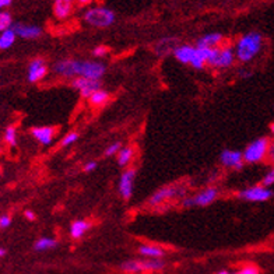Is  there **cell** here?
<instances>
[{
    "instance_id": "obj_13",
    "label": "cell",
    "mask_w": 274,
    "mask_h": 274,
    "mask_svg": "<svg viewBox=\"0 0 274 274\" xmlns=\"http://www.w3.org/2000/svg\"><path fill=\"white\" fill-rule=\"evenodd\" d=\"M48 74V66L45 63L44 59L41 58H35L30 62L27 70V80L30 83H39L44 80V77Z\"/></svg>"
},
{
    "instance_id": "obj_12",
    "label": "cell",
    "mask_w": 274,
    "mask_h": 274,
    "mask_svg": "<svg viewBox=\"0 0 274 274\" xmlns=\"http://www.w3.org/2000/svg\"><path fill=\"white\" fill-rule=\"evenodd\" d=\"M71 87L76 90L77 93L81 95L83 98H90L95 91L102 88L99 80H90V78H83V77H76L71 80Z\"/></svg>"
},
{
    "instance_id": "obj_31",
    "label": "cell",
    "mask_w": 274,
    "mask_h": 274,
    "mask_svg": "<svg viewBox=\"0 0 274 274\" xmlns=\"http://www.w3.org/2000/svg\"><path fill=\"white\" fill-rule=\"evenodd\" d=\"M236 274H260V270L256 264H245L239 270H236Z\"/></svg>"
},
{
    "instance_id": "obj_6",
    "label": "cell",
    "mask_w": 274,
    "mask_h": 274,
    "mask_svg": "<svg viewBox=\"0 0 274 274\" xmlns=\"http://www.w3.org/2000/svg\"><path fill=\"white\" fill-rule=\"evenodd\" d=\"M84 21L95 28H108L115 22V13L108 7H91L84 13Z\"/></svg>"
},
{
    "instance_id": "obj_41",
    "label": "cell",
    "mask_w": 274,
    "mask_h": 274,
    "mask_svg": "<svg viewBox=\"0 0 274 274\" xmlns=\"http://www.w3.org/2000/svg\"><path fill=\"white\" fill-rule=\"evenodd\" d=\"M215 274H231V271H228V270H220Z\"/></svg>"
},
{
    "instance_id": "obj_16",
    "label": "cell",
    "mask_w": 274,
    "mask_h": 274,
    "mask_svg": "<svg viewBox=\"0 0 274 274\" xmlns=\"http://www.w3.org/2000/svg\"><path fill=\"white\" fill-rule=\"evenodd\" d=\"M224 42V37L220 33H210L200 37L196 42L198 48H204V49H214L218 48Z\"/></svg>"
},
{
    "instance_id": "obj_26",
    "label": "cell",
    "mask_w": 274,
    "mask_h": 274,
    "mask_svg": "<svg viewBox=\"0 0 274 274\" xmlns=\"http://www.w3.org/2000/svg\"><path fill=\"white\" fill-rule=\"evenodd\" d=\"M176 46H178V45H175L174 39H161L158 44H157V46H155V52H157L158 55H165V53H168V52H174Z\"/></svg>"
},
{
    "instance_id": "obj_7",
    "label": "cell",
    "mask_w": 274,
    "mask_h": 274,
    "mask_svg": "<svg viewBox=\"0 0 274 274\" xmlns=\"http://www.w3.org/2000/svg\"><path fill=\"white\" fill-rule=\"evenodd\" d=\"M220 196V192L217 187L208 186L202 189L195 196H185L182 199V206L185 208L189 207H207L213 204Z\"/></svg>"
},
{
    "instance_id": "obj_40",
    "label": "cell",
    "mask_w": 274,
    "mask_h": 274,
    "mask_svg": "<svg viewBox=\"0 0 274 274\" xmlns=\"http://www.w3.org/2000/svg\"><path fill=\"white\" fill-rule=\"evenodd\" d=\"M6 253H7V251H6L5 248H0V258H5Z\"/></svg>"
},
{
    "instance_id": "obj_29",
    "label": "cell",
    "mask_w": 274,
    "mask_h": 274,
    "mask_svg": "<svg viewBox=\"0 0 274 274\" xmlns=\"http://www.w3.org/2000/svg\"><path fill=\"white\" fill-rule=\"evenodd\" d=\"M11 27H13V20H11L10 13L0 11V34L5 33L6 30H10Z\"/></svg>"
},
{
    "instance_id": "obj_19",
    "label": "cell",
    "mask_w": 274,
    "mask_h": 274,
    "mask_svg": "<svg viewBox=\"0 0 274 274\" xmlns=\"http://www.w3.org/2000/svg\"><path fill=\"white\" fill-rule=\"evenodd\" d=\"M74 6V0H55L53 3V13L58 20H65L70 16Z\"/></svg>"
},
{
    "instance_id": "obj_3",
    "label": "cell",
    "mask_w": 274,
    "mask_h": 274,
    "mask_svg": "<svg viewBox=\"0 0 274 274\" xmlns=\"http://www.w3.org/2000/svg\"><path fill=\"white\" fill-rule=\"evenodd\" d=\"M165 269L162 259H130L119 264V270L125 274L159 273Z\"/></svg>"
},
{
    "instance_id": "obj_18",
    "label": "cell",
    "mask_w": 274,
    "mask_h": 274,
    "mask_svg": "<svg viewBox=\"0 0 274 274\" xmlns=\"http://www.w3.org/2000/svg\"><path fill=\"white\" fill-rule=\"evenodd\" d=\"M137 252L144 259H162L165 256V249L158 245H150V243H143L139 246Z\"/></svg>"
},
{
    "instance_id": "obj_42",
    "label": "cell",
    "mask_w": 274,
    "mask_h": 274,
    "mask_svg": "<svg viewBox=\"0 0 274 274\" xmlns=\"http://www.w3.org/2000/svg\"><path fill=\"white\" fill-rule=\"evenodd\" d=\"M270 133H271V136L274 137V123H271V125H270Z\"/></svg>"
},
{
    "instance_id": "obj_10",
    "label": "cell",
    "mask_w": 274,
    "mask_h": 274,
    "mask_svg": "<svg viewBox=\"0 0 274 274\" xmlns=\"http://www.w3.org/2000/svg\"><path fill=\"white\" fill-rule=\"evenodd\" d=\"M136 170L134 168H126L119 176L118 182V192L123 200H130L134 190V181H136Z\"/></svg>"
},
{
    "instance_id": "obj_43",
    "label": "cell",
    "mask_w": 274,
    "mask_h": 274,
    "mask_svg": "<svg viewBox=\"0 0 274 274\" xmlns=\"http://www.w3.org/2000/svg\"><path fill=\"white\" fill-rule=\"evenodd\" d=\"M231 274H236V271H234V273H231Z\"/></svg>"
},
{
    "instance_id": "obj_5",
    "label": "cell",
    "mask_w": 274,
    "mask_h": 274,
    "mask_svg": "<svg viewBox=\"0 0 274 274\" xmlns=\"http://www.w3.org/2000/svg\"><path fill=\"white\" fill-rule=\"evenodd\" d=\"M236 61L235 50L230 45H221L218 48L210 49L208 52L207 66L213 69H228Z\"/></svg>"
},
{
    "instance_id": "obj_25",
    "label": "cell",
    "mask_w": 274,
    "mask_h": 274,
    "mask_svg": "<svg viewBox=\"0 0 274 274\" xmlns=\"http://www.w3.org/2000/svg\"><path fill=\"white\" fill-rule=\"evenodd\" d=\"M16 38L17 35L13 28L6 30L5 33L0 34V49L6 50L9 49V48H11V46L14 45V42H16Z\"/></svg>"
},
{
    "instance_id": "obj_33",
    "label": "cell",
    "mask_w": 274,
    "mask_h": 274,
    "mask_svg": "<svg viewBox=\"0 0 274 274\" xmlns=\"http://www.w3.org/2000/svg\"><path fill=\"white\" fill-rule=\"evenodd\" d=\"M108 53V48L104 46V45H99V46H95L93 49V56L95 59H101V58H105Z\"/></svg>"
},
{
    "instance_id": "obj_32",
    "label": "cell",
    "mask_w": 274,
    "mask_h": 274,
    "mask_svg": "<svg viewBox=\"0 0 274 274\" xmlns=\"http://www.w3.org/2000/svg\"><path fill=\"white\" fill-rule=\"evenodd\" d=\"M262 185H264V186H273L274 185V165L270 168L267 172H266V175L263 176V179H262V182H260Z\"/></svg>"
},
{
    "instance_id": "obj_11",
    "label": "cell",
    "mask_w": 274,
    "mask_h": 274,
    "mask_svg": "<svg viewBox=\"0 0 274 274\" xmlns=\"http://www.w3.org/2000/svg\"><path fill=\"white\" fill-rule=\"evenodd\" d=\"M220 162L227 170L234 171H241L243 168V165H245L242 151L230 150V148H225V150L221 151V154H220Z\"/></svg>"
},
{
    "instance_id": "obj_22",
    "label": "cell",
    "mask_w": 274,
    "mask_h": 274,
    "mask_svg": "<svg viewBox=\"0 0 274 274\" xmlns=\"http://www.w3.org/2000/svg\"><path fill=\"white\" fill-rule=\"evenodd\" d=\"M134 158V150L130 146H126V147H122L121 151L116 155V161H118V165L121 168H129V165Z\"/></svg>"
},
{
    "instance_id": "obj_4",
    "label": "cell",
    "mask_w": 274,
    "mask_h": 274,
    "mask_svg": "<svg viewBox=\"0 0 274 274\" xmlns=\"http://www.w3.org/2000/svg\"><path fill=\"white\" fill-rule=\"evenodd\" d=\"M270 146L271 142L269 137H259L249 143L242 151L245 164H259L263 162L266 158H269Z\"/></svg>"
},
{
    "instance_id": "obj_24",
    "label": "cell",
    "mask_w": 274,
    "mask_h": 274,
    "mask_svg": "<svg viewBox=\"0 0 274 274\" xmlns=\"http://www.w3.org/2000/svg\"><path fill=\"white\" fill-rule=\"evenodd\" d=\"M109 93H108L106 90H104V88H101V90L95 91V93L88 98V102H90L91 106H102V105H105L109 101Z\"/></svg>"
},
{
    "instance_id": "obj_39",
    "label": "cell",
    "mask_w": 274,
    "mask_h": 274,
    "mask_svg": "<svg viewBox=\"0 0 274 274\" xmlns=\"http://www.w3.org/2000/svg\"><path fill=\"white\" fill-rule=\"evenodd\" d=\"M76 2L78 6H87V5H90L93 0H76Z\"/></svg>"
},
{
    "instance_id": "obj_38",
    "label": "cell",
    "mask_w": 274,
    "mask_h": 274,
    "mask_svg": "<svg viewBox=\"0 0 274 274\" xmlns=\"http://www.w3.org/2000/svg\"><path fill=\"white\" fill-rule=\"evenodd\" d=\"M269 159H270V162H273L274 164V142H271V146H270Z\"/></svg>"
},
{
    "instance_id": "obj_37",
    "label": "cell",
    "mask_w": 274,
    "mask_h": 274,
    "mask_svg": "<svg viewBox=\"0 0 274 274\" xmlns=\"http://www.w3.org/2000/svg\"><path fill=\"white\" fill-rule=\"evenodd\" d=\"M13 0H0V11H3V9L9 7L11 5Z\"/></svg>"
},
{
    "instance_id": "obj_27",
    "label": "cell",
    "mask_w": 274,
    "mask_h": 274,
    "mask_svg": "<svg viewBox=\"0 0 274 274\" xmlns=\"http://www.w3.org/2000/svg\"><path fill=\"white\" fill-rule=\"evenodd\" d=\"M78 139H80V133L76 132V130H71V132L66 133L65 136L62 137L61 146L63 148L70 147V146H73L74 143H77V140H78Z\"/></svg>"
},
{
    "instance_id": "obj_17",
    "label": "cell",
    "mask_w": 274,
    "mask_h": 274,
    "mask_svg": "<svg viewBox=\"0 0 274 274\" xmlns=\"http://www.w3.org/2000/svg\"><path fill=\"white\" fill-rule=\"evenodd\" d=\"M195 50H196V46H192V45H178L172 53H174V58L179 63L190 65L193 55H195Z\"/></svg>"
},
{
    "instance_id": "obj_15",
    "label": "cell",
    "mask_w": 274,
    "mask_h": 274,
    "mask_svg": "<svg viewBox=\"0 0 274 274\" xmlns=\"http://www.w3.org/2000/svg\"><path fill=\"white\" fill-rule=\"evenodd\" d=\"M13 30L17 37L22 39H37L42 35V30L38 25L31 24H13Z\"/></svg>"
},
{
    "instance_id": "obj_30",
    "label": "cell",
    "mask_w": 274,
    "mask_h": 274,
    "mask_svg": "<svg viewBox=\"0 0 274 274\" xmlns=\"http://www.w3.org/2000/svg\"><path fill=\"white\" fill-rule=\"evenodd\" d=\"M123 147L121 142H115L109 144L108 147L105 148V157H114V155H118V153L121 151V148Z\"/></svg>"
},
{
    "instance_id": "obj_34",
    "label": "cell",
    "mask_w": 274,
    "mask_h": 274,
    "mask_svg": "<svg viewBox=\"0 0 274 274\" xmlns=\"http://www.w3.org/2000/svg\"><path fill=\"white\" fill-rule=\"evenodd\" d=\"M11 225V217L9 214H3L0 215V228L5 230V228H9Z\"/></svg>"
},
{
    "instance_id": "obj_28",
    "label": "cell",
    "mask_w": 274,
    "mask_h": 274,
    "mask_svg": "<svg viewBox=\"0 0 274 274\" xmlns=\"http://www.w3.org/2000/svg\"><path fill=\"white\" fill-rule=\"evenodd\" d=\"M5 142L10 146V147H16L17 146V127L9 126L5 130Z\"/></svg>"
},
{
    "instance_id": "obj_21",
    "label": "cell",
    "mask_w": 274,
    "mask_h": 274,
    "mask_svg": "<svg viewBox=\"0 0 274 274\" xmlns=\"http://www.w3.org/2000/svg\"><path fill=\"white\" fill-rule=\"evenodd\" d=\"M208 52H210V49H204V48H198L196 46L195 55H193L192 62H190L189 66H192L193 69H198V70H202L207 65Z\"/></svg>"
},
{
    "instance_id": "obj_1",
    "label": "cell",
    "mask_w": 274,
    "mask_h": 274,
    "mask_svg": "<svg viewBox=\"0 0 274 274\" xmlns=\"http://www.w3.org/2000/svg\"><path fill=\"white\" fill-rule=\"evenodd\" d=\"M52 70L56 76L65 78H90V80H99L105 76L106 66L98 61H77V59H63L56 62Z\"/></svg>"
},
{
    "instance_id": "obj_14",
    "label": "cell",
    "mask_w": 274,
    "mask_h": 274,
    "mask_svg": "<svg viewBox=\"0 0 274 274\" xmlns=\"http://www.w3.org/2000/svg\"><path fill=\"white\" fill-rule=\"evenodd\" d=\"M31 136L35 139L41 146H52V143L55 142L56 129L52 126H35L31 129Z\"/></svg>"
},
{
    "instance_id": "obj_23",
    "label": "cell",
    "mask_w": 274,
    "mask_h": 274,
    "mask_svg": "<svg viewBox=\"0 0 274 274\" xmlns=\"http://www.w3.org/2000/svg\"><path fill=\"white\" fill-rule=\"evenodd\" d=\"M56 246H58V241L55 238H50V236H42L34 243V249L37 252H46L50 249H55Z\"/></svg>"
},
{
    "instance_id": "obj_8",
    "label": "cell",
    "mask_w": 274,
    "mask_h": 274,
    "mask_svg": "<svg viewBox=\"0 0 274 274\" xmlns=\"http://www.w3.org/2000/svg\"><path fill=\"white\" fill-rule=\"evenodd\" d=\"M183 196L185 198V189L178 185H168V186H162L157 189L155 192L150 196L147 200V204L150 207H158L167 203L168 200Z\"/></svg>"
},
{
    "instance_id": "obj_2",
    "label": "cell",
    "mask_w": 274,
    "mask_h": 274,
    "mask_svg": "<svg viewBox=\"0 0 274 274\" xmlns=\"http://www.w3.org/2000/svg\"><path fill=\"white\" fill-rule=\"evenodd\" d=\"M262 48H263V35L262 34L258 31H251V33L245 34L236 41L235 46H234L236 61H239L241 63H249L260 53Z\"/></svg>"
},
{
    "instance_id": "obj_20",
    "label": "cell",
    "mask_w": 274,
    "mask_h": 274,
    "mask_svg": "<svg viewBox=\"0 0 274 274\" xmlns=\"http://www.w3.org/2000/svg\"><path fill=\"white\" fill-rule=\"evenodd\" d=\"M91 228V224L86 220H76L70 225V236L73 239H80L87 234V231Z\"/></svg>"
},
{
    "instance_id": "obj_35",
    "label": "cell",
    "mask_w": 274,
    "mask_h": 274,
    "mask_svg": "<svg viewBox=\"0 0 274 274\" xmlns=\"http://www.w3.org/2000/svg\"><path fill=\"white\" fill-rule=\"evenodd\" d=\"M97 167H98V164H97L95 161H88V162L83 165V171L88 174V172H93V171L97 170Z\"/></svg>"
},
{
    "instance_id": "obj_9",
    "label": "cell",
    "mask_w": 274,
    "mask_h": 274,
    "mask_svg": "<svg viewBox=\"0 0 274 274\" xmlns=\"http://www.w3.org/2000/svg\"><path fill=\"white\" fill-rule=\"evenodd\" d=\"M273 196V190L270 187L262 185V183L246 187V189H242V190L238 192V198L241 200H245V202H251V203H264Z\"/></svg>"
},
{
    "instance_id": "obj_36",
    "label": "cell",
    "mask_w": 274,
    "mask_h": 274,
    "mask_svg": "<svg viewBox=\"0 0 274 274\" xmlns=\"http://www.w3.org/2000/svg\"><path fill=\"white\" fill-rule=\"evenodd\" d=\"M24 215H25V218H27L28 221H34V220L37 218V215H35L33 210H25V211H24Z\"/></svg>"
}]
</instances>
